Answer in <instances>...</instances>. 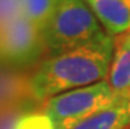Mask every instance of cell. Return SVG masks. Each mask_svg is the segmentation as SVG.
<instances>
[{
	"instance_id": "obj_1",
	"label": "cell",
	"mask_w": 130,
	"mask_h": 129,
	"mask_svg": "<svg viewBox=\"0 0 130 129\" xmlns=\"http://www.w3.org/2000/svg\"><path fill=\"white\" fill-rule=\"evenodd\" d=\"M114 40L106 34L84 46L43 61L30 79L32 94L49 100L75 88L105 80L110 69Z\"/></svg>"
},
{
	"instance_id": "obj_2",
	"label": "cell",
	"mask_w": 130,
	"mask_h": 129,
	"mask_svg": "<svg viewBox=\"0 0 130 129\" xmlns=\"http://www.w3.org/2000/svg\"><path fill=\"white\" fill-rule=\"evenodd\" d=\"M106 34L84 0H60L42 29L45 48L51 57L88 45Z\"/></svg>"
},
{
	"instance_id": "obj_3",
	"label": "cell",
	"mask_w": 130,
	"mask_h": 129,
	"mask_svg": "<svg viewBox=\"0 0 130 129\" xmlns=\"http://www.w3.org/2000/svg\"><path fill=\"white\" fill-rule=\"evenodd\" d=\"M122 96L125 95L116 94L105 79L51 97L45 104V113L50 117L55 129H70Z\"/></svg>"
},
{
	"instance_id": "obj_4",
	"label": "cell",
	"mask_w": 130,
	"mask_h": 129,
	"mask_svg": "<svg viewBox=\"0 0 130 129\" xmlns=\"http://www.w3.org/2000/svg\"><path fill=\"white\" fill-rule=\"evenodd\" d=\"M43 48L42 30L24 15L0 28V63L32 65L40 58Z\"/></svg>"
},
{
	"instance_id": "obj_5",
	"label": "cell",
	"mask_w": 130,
	"mask_h": 129,
	"mask_svg": "<svg viewBox=\"0 0 130 129\" xmlns=\"http://www.w3.org/2000/svg\"><path fill=\"white\" fill-rule=\"evenodd\" d=\"M109 36L130 30V0H84Z\"/></svg>"
},
{
	"instance_id": "obj_6",
	"label": "cell",
	"mask_w": 130,
	"mask_h": 129,
	"mask_svg": "<svg viewBox=\"0 0 130 129\" xmlns=\"http://www.w3.org/2000/svg\"><path fill=\"white\" fill-rule=\"evenodd\" d=\"M130 128V95H125L70 129H127Z\"/></svg>"
},
{
	"instance_id": "obj_7",
	"label": "cell",
	"mask_w": 130,
	"mask_h": 129,
	"mask_svg": "<svg viewBox=\"0 0 130 129\" xmlns=\"http://www.w3.org/2000/svg\"><path fill=\"white\" fill-rule=\"evenodd\" d=\"M106 82L120 95H130V46L122 36L114 38V51Z\"/></svg>"
},
{
	"instance_id": "obj_8",
	"label": "cell",
	"mask_w": 130,
	"mask_h": 129,
	"mask_svg": "<svg viewBox=\"0 0 130 129\" xmlns=\"http://www.w3.org/2000/svg\"><path fill=\"white\" fill-rule=\"evenodd\" d=\"M60 0H20L22 15L41 30L47 24Z\"/></svg>"
},
{
	"instance_id": "obj_9",
	"label": "cell",
	"mask_w": 130,
	"mask_h": 129,
	"mask_svg": "<svg viewBox=\"0 0 130 129\" xmlns=\"http://www.w3.org/2000/svg\"><path fill=\"white\" fill-rule=\"evenodd\" d=\"M13 129H55L46 113H33L21 117Z\"/></svg>"
},
{
	"instance_id": "obj_10",
	"label": "cell",
	"mask_w": 130,
	"mask_h": 129,
	"mask_svg": "<svg viewBox=\"0 0 130 129\" xmlns=\"http://www.w3.org/2000/svg\"><path fill=\"white\" fill-rule=\"evenodd\" d=\"M21 15L20 0H0V28Z\"/></svg>"
},
{
	"instance_id": "obj_11",
	"label": "cell",
	"mask_w": 130,
	"mask_h": 129,
	"mask_svg": "<svg viewBox=\"0 0 130 129\" xmlns=\"http://www.w3.org/2000/svg\"><path fill=\"white\" fill-rule=\"evenodd\" d=\"M120 36H122V38L125 40V42L130 46V30H129V32H126V33H124V34H120Z\"/></svg>"
},
{
	"instance_id": "obj_12",
	"label": "cell",
	"mask_w": 130,
	"mask_h": 129,
	"mask_svg": "<svg viewBox=\"0 0 130 129\" xmlns=\"http://www.w3.org/2000/svg\"><path fill=\"white\" fill-rule=\"evenodd\" d=\"M127 129H130V128H127Z\"/></svg>"
}]
</instances>
